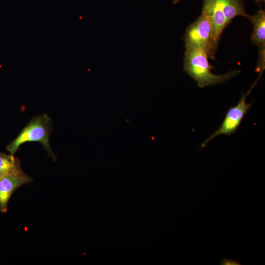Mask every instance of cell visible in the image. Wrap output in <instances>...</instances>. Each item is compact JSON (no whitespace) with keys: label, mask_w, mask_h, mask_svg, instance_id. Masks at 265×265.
<instances>
[{"label":"cell","mask_w":265,"mask_h":265,"mask_svg":"<svg viewBox=\"0 0 265 265\" xmlns=\"http://www.w3.org/2000/svg\"><path fill=\"white\" fill-rule=\"evenodd\" d=\"M209 56L204 50L194 49L185 50L184 70L203 88L222 83L240 73L233 70L222 75H215L211 72L212 67L208 61Z\"/></svg>","instance_id":"obj_1"},{"label":"cell","mask_w":265,"mask_h":265,"mask_svg":"<svg viewBox=\"0 0 265 265\" xmlns=\"http://www.w3.org/2000/svg\"><path fill=\"white\" fill-rule=\"evenodd\" d=\"M52 130V120L47 114L35 116L22 129L16 138L7 146L6 149L10 154L14 155L24 143L39 142L55 160L56 158L49 141V136Z\"/></svg>","instance_id":"obj_2"},{"label":"cell","mask_w":265,"mask_h":265,"mask_svg":"<svg viewBox=\"0 0 265 265\" xmlns=\"http://www.w3.org/2000/svg\"><path fill=\"white\" fill-rule=\"evenodd\" d=\"M185 50L200 49L207 53L209 57L214 59L212 49V28L208 17L203 13L189 25L184 36Z\"/></svg>","instance_id":"obj_3"},{"label":"cell","mask_w":265,"mask_h":265,"mask_svg":"<svg viewBox=\"0 0 265 265\" xmlns=\"http://www.w3.org/2000/svg\"><path fill=\"white\" fill-rule=\"evenodd\" d=\"M261 76L262 75L260 74L258 78L255 81L249 90L246 93L242 94L238 104L229 108L221 126L213 134L203 142L201 146V148L206 147L211 140L218 135L224 134L229 136L237 131L245 114L252 105V103H246V98L256 84Z\"/></svg>","instance_id":"obj_4"},{"label":"cell","mask_w":265,"mask_h":265,"mask_svg":"<svg viewBox=\"0 0 265 265\" xmlns=\"http://www.w3.org/2000/svg\"><path fill=\"white\" fill-rule=\"evenodd\" d=\"M202 13L208 17L212 28V49L215 55L222 32L228 26L221 0H204Z\"/></svg>","instance_id":"obj_5"},{"label":"cell","mask_w":265,"mask_h":265,"mask_svg":"<svg viewBox=\"0 0 265 265\" xmlns=\"http://www.w3.org/2000/svg\"><path fill=\"white\" fill-rule=\"evenodd\" d=\"M32 181L22 169L0 177V211L6 212L8 201L13 192Z\"/></svg>","instance_id":"obj_6"},{"label":"cell","mask_w":265,"mask_h":265,"mask_svg":"<svg viewBox=\"0 0 265 265\" xmlns=\"http://www.w3.org/2000/svg\"><path fill=\"white\" fill-rule=\"evenodd\" d=\"M250 21L253 24L251 42L259 47V58H265V12L261 9L253 15Z\"/></svg>","instance_id":"obj_7"},{"label":"cell","mask_w":265,"mask_h":265,"mask_svg":"<svg viewBox=\"0 0 265 265\" xmlns=\"http://www.w3.org/2000/svg\"><path fill=\"white\" fill-rule=\"evenodd\" d=\"M221 1L228 25L234 18L238 16H244L250 19L251 15L245 11L242 0H221Z\"/></svg>","instance_id":"obj_8"},{"label":"cell","mask_w":265,"mask_h":265,"mask_svg":"<svg viewBox=\"0 0 265 265\" xmlns=\"http://www.w3.org/2000/svg\"><path fill=\"white\" fill-rule=\"evenodd\" d=\"M22 169L19 159L0 152V177Z\"/></svg>","instance_id":"obj_9"},{"label":"cell","mask_w":265,"mask_h":265,"mask_svg":"<svg viewBox=\"0 0 265 265\" xmlns=\"http://www.w3.org/2000/svg\"><path fill=\"white\" fill-rule=\"evenodd\" d=\"M221 265H240L239 261L236 259H231L229 258H224L220 261Z\"/></svg>","instance_id":"obj_10"},{"label":"cell","mask_w":265,"mask_h":265,"mask_svg":"<svg viewBox=\"0 0 265 265\" xmlns=\"http://www.w3.org/2000/svg\"><path fill=\"white\" fill-rule=\"evenodd\" d=\"M257 2L260 3L265 1V0H255Z\"/></svg>","instance_id":"obj_11"},{"label":"cell","mask_w":265,"mask_h":265,"mask_svg":"<svg viewBox=\"0 0 265 265\" xmlns=\"http://www.w3.org/2000/svg\"><path fill=\"white\" fill-rule=\"evenodd\" d=\"M181 0H173V2L174 3H178V2H179L180 1H181Z\"/></svg>","instance_id":"obj_12"}]
</instances>
